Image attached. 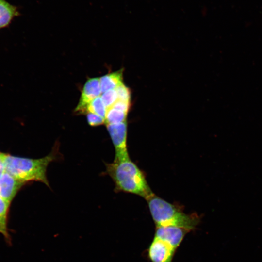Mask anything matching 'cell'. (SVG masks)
Listing matches in <instances>:
<instances>
[{
  "label": "cell",
  "instance_id": "cell-1",
  "mask_svg": "<svg viewBox=\"0 0 262 262\" xmlns=\"http://www.w3.org/2000/svg\"><path fill=\"white\" fill-rule=\"evenodd\" d=\"M106 166L105 173L113 180L116 191L135 194L146 199L153 194L144 173L129 154L115 156L114 161Z\"/></svg>",
  "mask_w": 262,
  "mask_h": 262
},
{
  "label": "cell",
  "instance_id": "cell-10",
  "mask_svg": "<svg viewBox=\"0 0 262 262\" xmlns=\"http://www.w3.org/2000/svg\"><path fill=\"white\" fill-rule=\"evenodd\" d=\"M122 70L105 75L99 78L101 92L114 90L122 83Z\"/></svg>",
  "mask_w": 262,
  "mask_h": 262
},
{
  "label": "cell",
  "instance_id": "cell-15",
  "mask_svg": "<svg viewBox=\"0 0 262 262\" xmlns=\"http://www.w3.org/2000/svg\"><path fill=\"white\" fill-rule=\"evenodd\" d=\"M115 90L117 94V100L130 102L131 94L129 88L121 83L115 89Z\"/></svg>",
  "mask_w": 262,
  "mask_h": 262
},
{
  "label": "cell",
  "instance_id": "cell-17",
  "mask_svg": "<svg viewBox=\"0 0 262 262\" xmlns=\"http://www.w3.org/2000/svg\"><path fill=\"white\" fill-rule=\"evenodd\" d=\"M111 107L128 113L131 107V102L117 100Z\"/></svg>",
  "mask_w": 262,
  "mask_h": 262
},
{
  "label": "cell",
  "instance_id": "cell-7",
  "mask_svg": "<svg viewBox=\"0 0 262 262\" xmlns=\"http://www.w3.org/2000/svg\"><path fill=\"white\" fill-rule=\"evenodd\" d=\"M188 232L187 229L178 227H156L154 237L168 243L177 250Z\"/></svg>",
  "mask_w": 262,
  "mask_h": 262
},
{
  "label": "cell",
  "instance_id": "cell-16",
  "mask_svg": "<svg viewBox=\"0 0 262 262\" xmlns=\"http://www.w3.org/2000/svg\"><path fill=\"white\" fill-rule=\"evenodd\" d=\"M86 114L87 122L91 126H98L105 123V119L97 114L91 113Z\"/></svg>",
  "mask_w": 262,
  "mask_h": 262
},
{
  "label": "cell",
  "instance_id": "cell-9",
  "mask_svg": "<svg viewBox=\"0 0 262 262\" xmlns=\"http://www.w3.org/2000/svg\"><path fill=\"white\" fill-rule=\"evenodd\" d=\"M20 15L16 6L5 0H0V29L8 26L14 17Z\"/></svg>",
  "mask_w": 262,
  "mask_h": 262
},
{
  "label": "cell",
  "instance_id": "cell-12",
  "mask_svg": "<svg viewBox=\"0 0 262 262\" xmlns=\"http://www.w3.org/2000/svg\"><path fill=\"white\" fill-rule=\"evenodd\" d=\"M107 108L101 97L92 100L86 106L83 113H91L97 114L105 119Z\"/></svg>",
  "mask_w": 262,
  "mask_h": 262
},
{
  "label": "cell",
  "instance_id": "cell-13",
  "mask_svg": "<svg viewBox=\"0 0 262 262\" xmlns=\"http://www.w3.org/2000/svg\"><path fill=\"white\" fill-rule=\"evenodd\" d=\"M9 204L0 197V232L9 239L6 229V217Z\"/></svg>",
  "mask_w": 262,
  "mask_h": 262
},
{
  "label": "cell",
  "instance_id": "cell-14",
  "mask_svg": "<svg viewBox=\"0 0 262 262\" xmlns=\"http://www.w3.org/2000/svg\"><path fill=\"white\" fill-rule=\"evenodd\" d=\"M101 98L107 109L111 107L117 100V94L115 89L103 92Z\"/></svg>",
  "mask_w": 262,
  "mask_h": 262
},
{
  "label": "cell",
  "instance_id": "cell-11",
  "mask_svg": "<svg viewBox=\"0 0 262 262\" xmlns=\"http://www.w3.org/2000/svg\"><path fill=\"white\" fill-rule=\"evenodd\" d=\"M127 113L113 107L107 109L105 117L106 124H117L126 121Z\"/></svg>",
  "mask_w": 262,
  "mask_h": 262
},
{
  "label": "cell",
  "instance_id": "cell-5",
  "mask_svg": "<svg viewBox=\"0 0 262 262\" xmlns=\"http://www.w3.org/2000/svg\"><path fill=\"white\" fill-rule=\"evenodd\" d=\"M176 249L168 243L154 237L148 249L151 262H172Z\"/></svg>",
  "mask_w": 262,
  "mask_h": 262
},
{
  "label": "cell",
  "instance_id": "cell-2",
  "mask_svg": "<svg viewBox=\"0 0 262 262\" xmlns=\"http://www.w3.org/2000/svg\"><path fill=\"white\" fill-rule=\"evenodd\" d=\"M57 149L47 156L39 159H30L13 156L2 153L5 170L16 180L24 183L39 181L49 186L47 178L49 164L57 157Z\"/></svg>",
  "mask_w": 262,
  "mask_h": 262
},
{
  "label": "cell",
  "instance_id": "cell-3",
  "mask_svg": "<svg viewBox=\"0 0 262 262\" xmlns=\"http://www.w3.org/2000/svg\"><path fill=\"white\" fill-rule=\"evenodd\" d=\"M146 200L156 227L175 226L190 231L200 222L198 215L185 213L180 208L154 193Z\"/></svg>",
  "mask_w": 262,
  "mask_h": 262
},
{
  "label": "cell",
  "instance_id": "cell-8",
  "mask_svg": "<svg viewBox=\"0 0 262 262\" xmlns=\"http://www.w3.org/2000/svg\"><path fill=\"white\" fill-rule=\"evenodd\" d=\"M24 184L5 171L0 173V197L9 204Z\"/></svg>",
  "mask_w": 262,
  "mask_h": 262
},
{
  "label": "cell",
  "instance_id": "cell-4",
  "mask_svg": "<svg viewBox=\"0 0 262 262\" xmlns=\"http://www.w3.org/2000/svg\"><path fill=\"white\" fill-rule=\"evenodd\" d=\"M106 127L114 146L115 156L128 155L127 121L117 124H107Z\"/></svg>",
  "mask_w": 262,
  "mask_h": 262
},
{
  "label": "cell",
  "instance_id": "cell-19",
  "mask_svg": "<svg viewBox=\"0 0 262 262\" xmlns=\"http://www.w3.org/2000/svg\"><path fill=\"white\" fill-rule=\"evenodd\" d=\"M1 154V153H0V154Z\"/></svg>",
  "mask_w": 262,
  "mask_h": 262
},
{
  "label": "cell",
  "instance_id": "cell-6",
  "mask_svg": "<svg viewBox=\"0 0 262 262\" xmlns=\"http://www.w3.org/2000/svg\"><path fill=\"white\" fill-rule=\"evenodd\" d=\"M101 92L99 78H92L88 79L83 87L75 111L83 114L87 105L92 100L99 97Z\"/></svg>",
  "mask_w": 262,
  "mask_h": 262
},
{
  "label": "cell",
  "instance_id": "cell-18",
  "mask_svg": "<svg viewBox=\"0 0 262 262\" xmlns=\"http://www.w3.org/2000/svg\"><path fill=\"white\" fill-rule=\"evenodd\" d=\"M1 153L0 154V173L3 172L5 171V167L4 165L3 161V159L1 156Z\"/></svg>",
  "mask_w": 262,
  "mask_h": 262
}]
</instances>
